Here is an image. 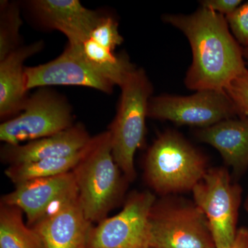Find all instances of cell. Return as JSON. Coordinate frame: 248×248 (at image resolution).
Masks as SVG:
<instances>
[{
	"label": "cell",
	"mask_w": 248,
	"mask_h": 248,
	"mask_svg": "<svg viewBox=\"0 0 248 248\" xmlns=\"http://www.w3.org/2000/svg\"><path fill=\"white\" fill-rule=\"evenodd\" d=\"M164 20L184 32L190 43L192 62L185 78L189 89L225 92L247 68L243 47L222 15L201 7L188 16L167 15Z\"/></svg>",
	"instance_id": "6da1fadb"
},
{
	"label": "cell",
	"mask_w": 248,
	"mask_h": 248,
	"mask_svg": "<svg viewBox=\"0 0 248 248\" xmlns=\"http://www.w3.org/2000/svg\"><path fill=\"white\" fill-rule=\"evenodd\" d=\"M72 172L80 203L91 223H99L120 202L124 181L112 153L109 130L91 137Z\"/></svg>",
	"instance_id": "7a4b0ae2"
},
{
	"label": "cell",
	"mask_w": 248,
	"mask_h": 248,
	"mask_svg": "<svg viewBox=\"0 0 248 248\" xmlns=\"http://www.w3.org/2000/svg\"><path fill=\"white\" fill-rule=\"evenodd\" d=\"M147 183L159 195L192 191L208 171L203 155L178 133L165 132L148 150Z\"/></svg>",
	"instance_id": "3957f363"
},
{
	"label": "cell",
	"mask_w": 248,
	"mask_h": 248,
	"mask_svg": "<svg viewBox=\"0 0 248 248\" xmlns=\"http://www.w3.org/2000/svg\"><path fill=\"white\" fill-rule=\"evenodd\" d=\"M120 88L118 110L108 130L114 159L124 177L133 181L136 177L134 158L144 139L153 86L145 71L135 68Z\"/></svg>",
	"instance_id": "277c9868"
},
{
	"label": "cell",
	"mask_w": 248,
	"mask_h": 248,
	"mask_svg": "<svg viewBox=\"0 0 248 248\" xmlns=\"http://www.w3.org/2000/svg\"><path fill=\"white\" fill-rule=\"evenodd\" d=\"M148 248H216L210 224L195 203L156 200L148 220Z\"/></svg>",
	"instance_id": "5b68a950"
},
{
	"label": "cell",
	"mask_w": 248,
	"mask_h": 248,
	"mask_svg": "<svg viewBox=\"0 0 248 248\" xmlns=\"http://www.w3.org/2000/svg\"><path fill=\"white\" fill-rule=\"evenodd\" d=\"M73 119L69 103L58 93L40 88L28 98L19 115L0 125V140L16 146L52 136L69 128Z\"/></svg>",
	"instance_id": "8992f818"
},
{
	"label": "cell",
	"mask_w": 248,
	"mask_h": 248,
	"mask_svg": "<svg viewBox=\"0 0 248 248\" xmlns=\"http://www.w3.org/2000/svg\"><path fill=\"white\" fill-rule=\"evenodd\" d=\"M208 219L216 248H229L236 238L241 189L223 168L208 170L192 190Z\"/></svg>",
	"instance_id": "52a82bcc"
},
{
	"label": "cell",
	"mask_w": 248,
	"mask_h": 248,
	"mask_svg": "<svg viewBox=\"0 0 248 248\" xmlns=\"http://www.w3.org/2000/svg\"><path fill=\"white\" fill-rule=\"evenodd\" d=\"M148 117L205 128L221 121L239 117V114L226 93L203 90L190 96L151 97Z\"/></svg>",
	"instance_id": "ba28073f"
},
{
	"label": "cell",
	"mask_w": 248,
	"mask_h": 248,
	"mask_svg": "<svg viewBox=\"0 0 248 248\" xmlns=\"http://www.w3.org/2000/svg\"><path fill=\"white\" fill-rule=\"evenodd\" d=\"M156 200L148 191L134 192L119 214L91 227L87 248H148V220Z\"/></svg>",
	"instance_id": "9c48e42d"
},
{
	"label": "cell",
	"mask_w": 248,
	"mask_h": 248,
	"mask_svg": "<svg viewBox=\"0 0 248 248\" xmlns=\"http://www.w3.org/2000/svg\"><path fill=\"white\" fill-rule=\"evenodd\" d=\"M78 196V186L71 171L18 184L14 190L3 196L1 203L20 209L26 214L27 226L31 227Z\"/></svg>",
	"instance_id": "30bf717a"
},
{
	"label": "cell",
	"mask_w": 248,
	"mask_h": 248,
	"mask_svg": "<svg viewBox=\"0 0 248 248\" xmlns=\"http://www.w3.org/2000/svg\"><path fill=\"white\" fill-rule=\"evenodd\" d=\"M24 76L27 91L50 86H78L109 94L115 86L88 63L81 44L68 43L63 53L55 60L39 66L26 67Z\"/></svg>",
	"instance_id": "8fae6325"
},
{
	"label": "cell",
	"mask_w": 248,
	"mask_h": 248,
	"mask_svg": "<svg viewBox=\"0 0 248 248\" xmlns=\"http://www.w3.org/2000/svg\"><path fill=\"white\" fill-rule=\"evenodd\" d=\"M31 9L41 24L60 31L68 43L83 44L104 16L84 7L78 0H34Z\"/></svg>",
	"instance_id": "7c38bea8"
},
{
	"label": "cell",
	"mask_w": 248,
	"mask_h": 248,
	"mask_svg": "<svg viewBox=\"0 0 248 248\" xmlns=\"http://www.w3.org/2000/svg\"><path fill=\"white\" fill-rule=\"evenodd\" d=\"M92 226L78 196L30 228L40 238L43 248H87Z\"/></svg>",
	"instance_id": "4fadbf2b"
},
{
	"label": "cell",
	"mask_w": 248,
	"mask_h": 248,
	"mask_svg": "<svg viewBox=\"0 0 248 248\" xmlns=\"http://www.w3.org/2000/svg\"><path fill=\"white\" fill-rule=\"evenodd\" d=\"M91 138L82 125L74 124L60 133L25 144L5 145L1 151V158L11 166L66 157L81 151Z\"/></svg>",
	"instance_id": "5bb4252c"
},
{
	"label": "cell",
	"mask_w": 248,
	"mask_h": 248,
	"mask_svg": "<svg viewBox=\"0 0 248 248\" xmlns=\"http://www.w3.org/2000/svg\"><path fill=\"white\" fill-rule=\"evenodd\" d=\"M43 42L19 47L0 61V117H16L28 100L24 62L42 50Z\"/></svg>",
	"instance_id": "9a60e30c"
},
{
	"label": "cell",
	"mask_w": 248,
	"mask_h": 248,
	"mask_svg": "<svg viewBox=\"0 0 248 248\" xmlns=\"http://www.w3.org/2000/svg\"><path fill=\"white\" fill-rule=\"evenodd\" d=\"M197 137L201 141L216 148L236 174H241L247 169L248 118L237 117L221 121L201 129Z\"/></svg>",
	"instance_id": "2e32d148"
},
{
	"label": "cell",
	"mask_w": 248,
	"mask_h": 248,
	"mask_svg": "<svg viewBox=\"0 0 248 248\" xmlns=\"http://www.w3.org/2000/svg\"><path fill=\"white\" fill-rule=\"evenodd\" d=\"M81 50L90 66L115 86L121 87L136 68L125 54L116 55L91 38L81 44Z\"/></svg>",
	"instance_id": "e0dca14e"
},
{
	"label": "cell",
	"mask_w": 248,
	"mask_h": 248,
	"mask_svg": "<svg viewBox=\"0 0 248 248\" xmlns=\"http://www.w3.org/2000/svg\"><path fill=\"white\" fill-rule=\"evenodd\" d=\"M22 210L0 205V248H43L35 232L24 223Z\"/></svg>",
	"instance_id": "ac0fdd59"
},
{
	"label": "cell",
	"mask_w": 248,
	"mask_h": 248,
	"mask_svg": "<svg viewBox=\"0 0 248 248\" xmlns=\"http://www.w3.org/2000/svg\"><path fill=\"white\" fill-rule=\"evenodd\" d=\"M84 148L76 154L66 157L11 165L5 170V174L17 186L32 179L54 177L71 172L81 159Z\"/></svg>",
	"instance_id": "d6986e66"
},
{
	"label": "cell",
	"mask_w": 248,
	"mask_h": 248,
	"mask_svg": "<svg viewBox=\"0 0 248 248\" xmlns=\"http://www.w3.org/2000/svg\"><path fill=\"white\" fill-rule=\"evenodd\" d=\"M22 26L20 9L16 3H0V61L19 46V32Z\"/></svg>",
	"instance_id": "ffe728a7"
},
{
	"label": "cell",
	"mask_w": 248,
	"mask_h": 248,
	"mask_svg": "<svg viewBox=\"0 0 248 248\" xmlns=\"http://www.w3.org/2000/svg\"><path fill=\"white\" fill-rule=\"evenodd\" d=\"M90 38L112 52L124 42V38L119 31L118 24L113 18L108 16H104L93 30Z\"/></svg>",
	"instance_id": "44dd1931"
},
{
	"label": "cell",
	"mask_w": 248,
	"mask_h": 248,
	"mask_svg": "<svg viewBox=\"0 0 248 248\" xmlns=\"http://www.w3.org/2000/svg\"><path fill=\"white\" fill-rule=\"evenodd\" d=\"M225 93L231 98L239 117L248 118V69L247 68L234 78Z\"/></svg>",
	"instance_id": "7402d4cb"
},
{
	"label": "cell",
	"mask_w": 248,
	"mask_h": 248,
	"mask_svg": "<svg viewBox=\"0 0 248 248\" xmlns=\"http://www.w3.org/2000/svg\"><path fill=\"white\" fill-rule=\"evenodd\" d=\"M231 32L243 48L248 47V1L226 17Z\"/></svg>",
	"instance_id": "603a6c76"
},
{
	"label": "cell",
	"mask_w": 248,
	"mask_h": 248,
	"mask_svg": "<svg viewBox=\"0 0 248 248\" xmlns=\"http://www.w3.org/2000/svg\"><path fill=\"white\" fill-rule=\"evenodd\" d=\"M243 4L241 0H205L201 1L202 7L227 16L232 14Z\"/></svg>",
	"instance_id": "cb8c5ba5"
},
{
	"label": "cell",
	"mask_w": 248,
	"mask_h": 248,
	"mask_svg": "<svg viewBox=\"0 0 248 248\" xmlns=\"http://www.w3.org/2000/svg\"><path fill=\"white\" fill-rule=\"evenodd\" d=\"M229 248H248V230L244 228L238 230L234 243Z\"/></svg>",
	"instance_id": "d4e9b609"
},
{
	"label": "cell",
	"mask_w": 248,
	"mask_h": 248,
	"mask_svg": "<svg viewBox=\"0 0 248 248\" xmlns=\"http://www.w3.org/2000/svg\"><path fill=\"white\" fill-rule=\"evenodd\" d=\"M243 52H244V57L246 64L248 66V47L243 48Z\"/></svg>",
	"instance_id": "484cf974"
}]
</instances>
